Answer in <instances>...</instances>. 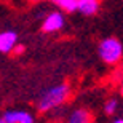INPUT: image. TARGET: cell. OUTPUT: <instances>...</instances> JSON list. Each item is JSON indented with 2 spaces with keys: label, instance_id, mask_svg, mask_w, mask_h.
Returning a JSON list of instances; mask_svg holds the SVG:
<instances>
[{
  "label": "cell",
  "instance_id": "obj_1",
  "mask_svg": "<svg viewBox=\"0 0 123 123\" xmlns=\"http://www.w3.org/2000/svg\"><path fill=\"white\" fill-rule=\"evenodd\" d=\"M69 96H70V86L67 83L55 85L40 94V98L37 101V109L40 112H50V110L62 105L69 99Z\"/></svg>",
  "mask_w": 123,
  "mask_h": 123
},
{
  "label": "cell",
  "instance_id": "obj_2",
  "mask_svg": "<svg viewBox=\"0 0 123 123\" xmlns=\"http://www.w3.org/2000/svg\"><path fill=\"white\" fill-rule=\"evenodd\" d=\"M98 53H99V58L105 64H117L120 62V59L123 56V45L118 38L107 37L99 43Z\"/></svg>",
  "mask_w": 123,
  "mask_h": 123
},
{
  "label": "cell",
  "instance_id": "obj_3",
  "mask_svg": "<svg viewBox=\"0 0 123 123\" xmlns=\"http://www.w3.org/2000/svg\"><path fill=\"white\" fill-rule=\"evenodd\" d=\"M64 14L61 11H51L45 16L43 23H42V31L46 34H53V32H59L64 27Z\"/></svg>",
  "mask_w": 123,
  "mask_h": 123
},
{
  "label": "cell",
  "instance_id": "obj_4",
  "mask_svg": "<svg viewBox=\"0 0 123 123\" xmlns=\"http://www.w3.org/2000/svg\"><path fill=\"white\" fill-rule=\"evenodd\" d=\"M2 117L8 123H35L34 115L27 110H5Z\"/></svg>",
  "mask_w": 123,
  "mask_h": 123
},
{
  "label": "cell",
  "instance_id": "obj_5",
  "mask_svg": "<svg viewBox=\"0 0 123 123\" xmlns=\"http://www.w3.org/2000/svg\"><path fill=\"white\" fill-rule=\"evenodd\" d=\"M18 43V34L14 31H3L0 32V53L8 55Z\"/></svg>",
  "mask_w": 123,
  "mask_h": 123
},
{
  "label": "cell",
  "instance_id": "obj_6",
  "mask_svg": "<svg viewBox=\"0 0 123 123\" xmlns=\"http://www.w3.org/2000/svg\"><path fill=\"white\" fill-rule=\"evenodd\" d=\"M101 0H78V11L85 16H93L99 11Z\"/></svg>",
  "mask_w": 123,
  "mask_h": 123
},
{
  "label": "cell",
  "instance_id": "obj_7",
  "mask_svg": "<svg viewBox=\"0 0 123 123\" xmlns=\"http://www.w3.org/2000/svg\"><path fill=\"white\" fill-rule=\"evenodd\" d=\"M93 115L86 109H75L72 114L67 117L66 123H91Z\"/></svg>",
  "mask_w": 123,
  "mask_h": 123
},
{
  "label": "cell",
  "instance_id": "obj_8",
  "mask_svg": "<svg viewBox=\"0 0 123 123\" xmlns=\"http://www.w3.org/2000/svg\"><path fill=\"white\" fill-rule=\"evenodd\" d=\"M58 6L66 13H74L78 8V0H59Z\"/></svg>",
  "mask_w": 123,
  "mask_h": 123
},
{
  "label": "cell",
  "instance_id": "obj_9",
  "mask_svg": "<svg viewBox=\"0 0 123 123\" xmlns=\"http://www.w3.org/2000/svg\"><path fill=\"white\" fill-rule=\"evenodd\" d=\"M117 107H118V101L117 99H107L104 104V110L107 115H112L115 114V110H117Z\"/></svg>",
  "mask_w": 123,
  "mask_h": 123
},
{
  "label": "cell",
  "instance_id": "obj_10",
  "mask_svg": "<svg viewBox=\"0 0 123 123\" xmlns=\"http://www.w3.org/2000/svg\"><path fill=\"white\" fill-rule=\"evenodd\" d=\"M24 50H26V48H24V45H18V43H16L11 53H13L14 56H21V55H23V53H24Z\"/></svg>",
  "mask_w": 123,
  "mask_h": 123
},
{
  "label": "cell",
  "instance_id": "obj_11",
  "mask_svg": "<svg viewBox=\"0 0 123 123\" xmlns=\"http://www.w3.org/2000/svg\"><path fill=\"white\" fill-rule=\"evenodd\" d=\"M112 123H123V118H118V120H115V122H112Z\"/></svg>",
  "mask_w": 123,
  "mask_h": 123
},
{
  "label": "cell",
  "instance_id": "obj_12",
  "mask_svg": "<svg viewBox=\"0 0 123 123\" xmlns=\"http://www.w3.org/2000/svg\"><path fill=\"white\" fill-rule=\"evenodd\" d=\"M0 123H8V122H6V120H5L3 117H0Z\"/></svg>",
  "mask_w": 123,
  "mask_h": 123
},
{
  "label": "cell",
  "instance_id": "obj_13",
  "mask_svg": "<svg viewBox=\"0 0 123 123\" xmlns=\"http://www.w3.org/2000/svg\"><path fill=\"white\" fill-rule=\"evenodd\" d=\"M50 2H51V3H55V5H58V3H59V0H50Z\"/></svg>",
  "mask_w": 123,
  "mask_h": 123
},
{
  "label": "cell",
  "instance_id": "obj_14",
  "mask_svg": "<svg viewBox=\"0 0 123 123\" xmlns=\"http://www.w3.org/2000/svg\"><path fill=\"white\" fill-rule=\"evenodd\" d=\"M120 93H122V96H123V83H122V86H120Z\"/></svg>",
  "mask_w": 123,
  "mask_h": 123
},
{
  "label": "cell",
  "instance_id": "obj_15",
  "mask_svg": "<svg viewBox=\"0 0 123 123\" xmlns=\"http://www.w3.org/2000/svg\"><path fill=\"white\" fill-rule=\"evenodd\" d=\"M29 2H34V3H37V2H42V0H29Z\"/></svg>",
  "mask_w": 123,
  "mask_h": 123
}]
</instances>
